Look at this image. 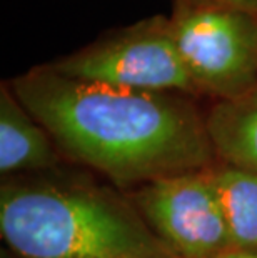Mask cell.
I'll return each mask as SVG.
<instances>
[{"label": "cell", "instance_id": "52a82bcc", "mask_svg": "<svg viewBox=\"0 0 257 258\" xmlns=\"http://www.w3.org/2000/svg\"><path fill=\"white\" fill-rule=\"evenodd\" d=\"M205 125L216 155L227 165L257 173V85L239 97L217 100Z\"/></svg>", "mask_w": 257, "mask_h": 258}, {"label": "cell", "instance_id": "7a4b0ae2", "mask_svg": "<svg viewBox=\"0 0 257 258\" xmlns=\"http://www.w3.org/2000/svg\"><path fill=\"white\" fill-rule=\"evenodd\" d=\"M0 232L20 258H176L135 205L67 178L5 180Z\"/></svg>", "mask_w": 257, "mask_h": 258}, {"label": "cell", "instance_id": "3957f363", "mask_svg": "<svg viewBox=\"0 0 257 258\" xmlns=\"http://www.w3.org/2000/svg\"><path fill=\"white\" fill-rule=\"evenodd\" d=\"M47 65L69 79L120 89L199 93L177 52L171 19L164 15L107 32Z\"/></svg>", "mask_w": 257, "mask_h": 258}, {"label": "cell", "instance_id": "8992f818", "mask_svg": "<svg viewBox=\"0 0 257 258\" xmlns=\"http://www.w3.org/2000/svg\"><path fill=\"white\" fill-rule=\"evenodd\" d=\"M59 162L47 130L22 105L9 84L0 85V172H45Z\"/></svg>", "mask_w": 257, "mask_h": 258}, {"label": "cell", "instance_id": "6da1fadb", "mask_svg": "<svg viewBox=\"0 0 257 258\" xmlns=\"http://www.w3.org/2000/svg\"><path fill=\"white\" fill-rule=\"evenodd\" d=\"M9 85L64 155L120 186L207 170L214 160L205 117L184 93L75 80L47 63Z\"/></svg>", "mask_w": 257, "mask_h": 258}, {"label": "cell", "instance_id": "5b68a950", "mask_svg": "<svg viewBox=\"0 0 257 258\" xmlns=\"http://www.w3.org/2000/svg\"><path fill=\"white\" fill-rule=\"evenodd\" d=\"M134 205L176 258H221L234 251L207 170L140 185Z\"/></svg>", "mask_w": 257, "mask_h": 258}, {"label": "cell", "instance_id": "ba28073f", "mask_svg": "<svg viewBox=\"0 0 257 258\" xmlns=\"http://www.w3.org/2000/svg\"><path fill=\"white\" fill-rule=\"evenodd\" d=\"M234 251L257 255V173L237 167L209 170Z\"/></svg>", "mask_w": 257, "mask_h": 258}, {"label": "cell", "instance_id": "277c9868", "mask_svg": "<svg viewBox=\"0 0 257 258\" xmlns=\"http://www.w3.org/2000/svg\"><path fill=\"white\" fill-rule=\"evenodd\" d=\"M169 19L197 92L226 100L257 85V12L176 0Z\"/></svg>", "mask_w": 257, "mask_h": 258}, {"label": "cell", "instance_id": "9c48e42d", "mask_svg": "<svg viewBox=\"0 0 257 258\" xmlns=\"http://www.w3.org/2000/svg\"><path fill=\"white\" fill-rule=\"evenodd\" d=\"M174 2H176V0H174ZM182 2L227 5V7H236V9H244V10H252V12H257V0H182Z\"/></svg>", "mask_w": 257, "mask_h": 258}]
</instances>
